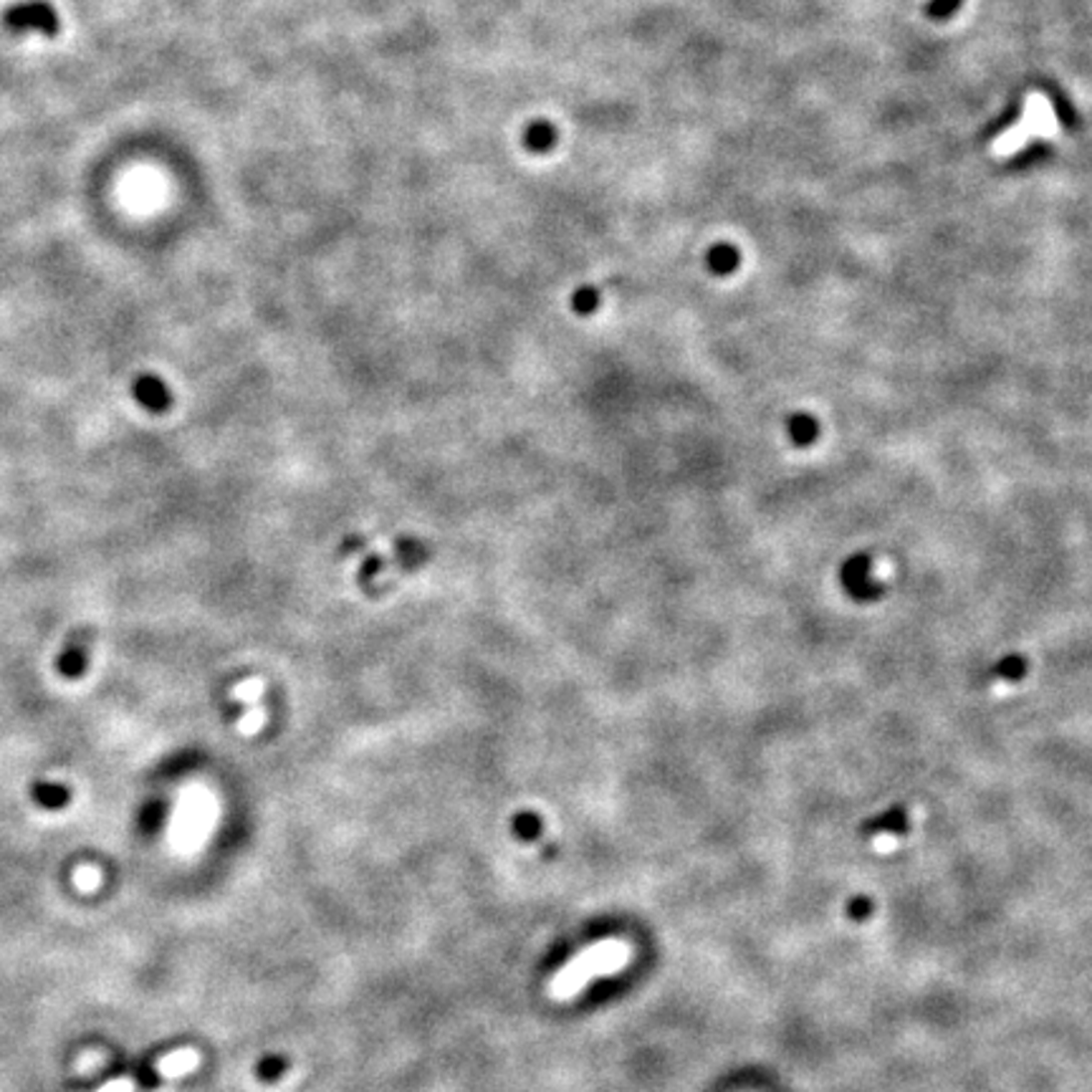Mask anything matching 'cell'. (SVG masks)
I'll return each mask as SVG.
<instances>
[{
  "label": "cell",
  "instance_id": "6",
  "mask_svg": "<svg viewBox=\"0 0 1092 1092\" xmlns=\"http://www.w3.org/2000/svg\"><path fill=\"white\" fill-rule=\"evenodd\" d=\"M556 139H559V132H556V126L549 119L529 121L522 132V144L534 154H544L554 149Z\"/></svg>",
  "mask_w": 1092,
  "mask_h": 1092
},
{
  "label": "cell",
  "instance_id": "12",
  "mask_svg": "<svg viewBox=\"0 0 1092 1092\" xmlns=\"http://www.w3.org/2000/svg\"><path fill=\"white\" fill-rule=\"evenodd\" d=\"M999 673L1006 678H1019L1024 673V663L1019 658H1009L999 665Z\"/></svg>",
  "mask_w": 1092,
  "mask_h": 1092
},
{
  "label": "cell",
  "instance_id": "8",
  "mask_svg": "<svg viewBox=\"0 0 1092 1092\" xmlns=\"http://www.w3.org/2000/svg\"><path fill=\"white\" fill-rule=\"evenodd\" d=\"M74 883H77L79 890H87V893H89V890H97L102 885V873L92 865L77 867V873H74Z\"/></svg>",
  "mask_w": 1092,
  "mask_h": 1092
},
{
  "label": "cell",
  "instance_id": "13",
  "mask_svg": "<svg viewBox=\"0 0 1092 1092\" xmlns=\"http://www.w3.org/2000/svg\"><path fill=\"white\" fill-rule=\"evenodd\" d=\"M97 1092H134V1082L129 1077H119V1080H111L107 1085H102Z\"/></svg>",
  "mask_w": 1092,
  "mask_h": 1092
},
{
  "label": "cell",
  "instance_id": "1",
  "mask_svg": "<svg viewBox=\"0 0 1092 1092\" xmlns=\"http://www.w3.org/2000/svg\"><path fill=\"white\" fill-rule=\"evenodd\" d=\"M632 961L630 944L620 939L597 941L576 956H571L564 967L549 979L546 993L554 1001L576 999L592 982L604 977H615Z\"/></svg>",
  "mask_w": 1092,
  "mask_h": 1092
},
{
  "label": "cell",
  "instance_id": "7",
  "mask_svg": "<svg viewBox=\"0 0 1092 1092\" xmlns=\"http://www.w3.org/2000/svg\"><path fill=\"white\" fill-rule=\"evenodd\" d=\"M69 789L64 784H54V781H41L34 786V799L36 804H41L44 809H61L69 801Z\"/></svg>",
  "mask_w": 1092,
  "mask_h": 1092
},
{
  "label": "cell",
  "instance_id": "10",
  "mask_svg": "<svg viewBox=\"0 0 1092 1092\" xmlns=\"http://www.w3.org/2000/svg\"><path fill=\"white\" fill-rule=\"evenodd\" d=\"M814 433H817V428H814V420H809V417L799 415L791 420V438L796 443H807V440L814 438Z\"/></svg>",
  "mask_w": 1092,
  "mask_h": 1092
},
{
  "label": "cell",
  "instance_id": "9",
  "mask_svg": "<svg viewBox=\"0 0 1092 1092\" xmlns=\"http://www.w3.org/2000/svg\"><path fill=\"white\" fill-rule=\"evenodd\" d=\"M571 304H574V309L579 314H589V312H594V309H597L599 297H597V292H594L592 286H584V289H579V292L571 297Z\"/></svg>",
  "mask_w": 1092,
  "mask_h": 1092
},
{
  "label": "cell",
  "instance_id": "11",
  "mask_svg": "<svg viewBox=\"0 0 1092 1092\" xmlns=\"http://www.w3.org/2000/svg\"><path fill=\"white\" fill-rule=\"evenodd\" d=\"M711 264H714V269L719 271L734 269V253H731L729 248H716V251L711 253Z\"/></svg>",
  "mask_w": 1092,
  "mask_h": 1092
},
{
  "label": "cell",
  "instance_id": "4",
  "mask_svg": "<svg viewBox=\"0 0 1092 1092\" xmlns=\"http://www.w3.org/2000/svg\"><path fill=\"white\" fill-rule=\"evenodd\" d=\"M132 392L139 405L147 407L149 412H162L170 407V390L154 374H139L132 384Z\"/></svg>",
  "mask_w": 1092,
  "mask_h": 1092
},
{
  "label": "cell",
  "instance_id": "5",
  "mask_svg": "<svg viewBox=\"0 0 1092 1092\" xmlns=\"http://www.w3.org/2000/svg\"><path fill=\"white\" fill-rule=\"evenodd\" d=\"M198 1065H200L198 1049L182 1047V1049H175V1052L165 1054V1057H159L154 1070H157L159 1077H165V1080H177V1077H185L190 1075L192 1070H198Z\"/></svg>",
  "mask_w": 1092,
  "mask_h": 1092
},
{
  "label": "cell",
  "instance_id": "2",
  "mask_svg": "<svg viewBox=\"0 0 1092 1092\" xmlns=\"http://www.w3.org/2000/svg\"><path fill=\"white\" fill-rule=\"evenodd\" d=\"M3 23L11 34H26V31H41L44 36L54 39L59 36L61 23L56 16L54 8L44 0H28V3H18L11 6L3 16Z\"/></svg>",
  "mask_w": 1092,
  "mask_h": 1092
},
{
  "label": "cell",
  "instance_id": "3",
  "mask_svg": "<svg viewBox=\"0 0 1092 1092\" xmlns=\"http://www.w3.org/2000/svg\"><path fill=\"white\" fill-rule=\"evenodd\" d=\"M89 648H92V632L77 630L69 637L67 645L61 648L59 658H56V670L69 681L82 678L89 665Z\"/></svg>",
  "mask_w": 1092,
  "mask_h": 1092
}]
</instances>
